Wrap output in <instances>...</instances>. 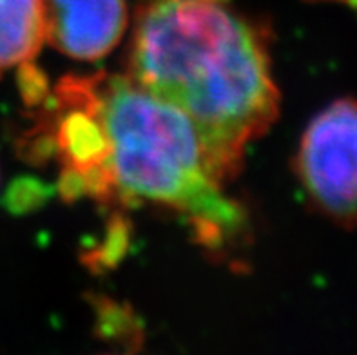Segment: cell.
Here are the masks:
<instances>
[{"label":"cell","instance_id":"obj_2","mask_svg":"<svg viewBox=\"0 0 357 355\" xmlns=\"http://www.w3.org/2000/svg\"><path fill=\"white\" fill-rule=\"evenodd\" d=\"M95 86L109 139L113 205L154 203L176 211L211 250L236 243L247 216L214 180L190 121L127 75L96 73Z\"/></svg>","mask_w":357,"mask_h":355},{"label":"cell","instance_id":"obj_6","mask_svg":"<svg viewBox=\"0 0 357 355\" xmlns=\"http://www.w3.org/2000/svg\"><path fill=\"white\" fill-rule=\"evenodd\" d=\"M337 2H344V4H349L350 8L357 9V0H337Z\"/></svg>","mask_w":357,"mask_h":355},{"label":"cell","instance_id":"obj_4","mask_svg":"<svg viewBox=\"0 0 357 355\" xmlns=\"http://www.w3.org/2000/svg\"><path fill=\"white\" fill-rule=\"evenodd\" d=\"M126 26V0H44L45 38L71 59L98 60L109 54Z\"/></svg>","mask_w":357,"mask_h":355},{"label":"cell","instance_id":"obj_1","mask_svg":"<svg viewBox=\"0 0 357 355\" xmlns=\"http://www.w3.org/2000/svg\"><path fill=\"white\" fill-rule=\"evenodd\" d=\"M127 77L178 109L225 185L280 114L265 36L211 0H153L138 11Z\"/></svg>","mask_w":357,"mask_h":355},{"label":"cell","instance_id":"obj_3","mask_svg":"<svg viewBox=\"0 0 357 355\" xmlns=\"http://www.w3.org/2000/svg\"><path fill=\"white\" fill-rule=\"evenodd\" d=\"M294 172L316 211L337 225H357L356 100H335L308 123Z\"/></svg>","mask_w":357,"mask_h":355},{"label":"cell","instance_id":"obj_5","mask_svg":"<svg viewBox=\"0 0 357 355\" xmlns=\"http://www.w3.org/2000/svg\"><path fill=\"white\" fill-rule=\"evenodd\" d=\"M44 40V0H0V77L33 63Z\"/></svg>","mask_w":357,"mask_h":355}]
</instances>
